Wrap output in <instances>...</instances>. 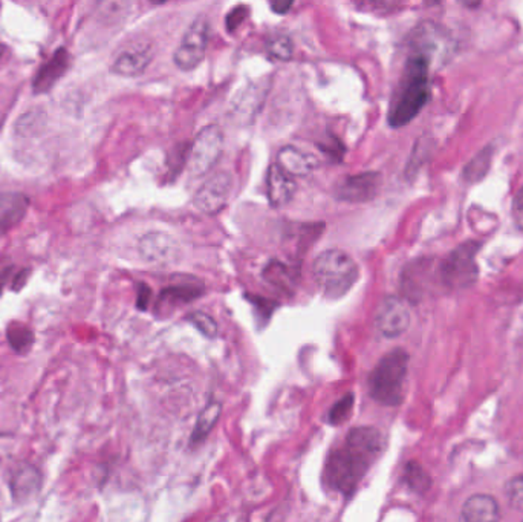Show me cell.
<instances>
[{"instance_id":"obj_22","label":"cell","mask_w":523,"mask_h":522,"mask_svg":"<svg viewBox=\"0 0 523 522\" xmlns=\"http://www.w3.org/2000/svg\"><path fill=\"white\" fill-rule=\"evenodd\" d=\"M6 339L11 349L17 354H27L34 345V332L23 323H10L6 328Z\"/></svg>"},{"instance_id":"obj_9","label":"cell","mask_w":523,"mask_h":522,"mask_svg":"<svg viewBox=\"0 0 523 522\" xmlns=\"http://www.w3.org/2000/svg\"><path fill=\"white\" fill-rule=\"evenodd\" d=\"M382 176L378 172H363L349 175L335 184L334 197L343 202L359 204L377 197L381 189Z\"/></svg>"},{"instance_id":"obj_23","label":"cell","mask_w":523,"mask_h":522,"mask_svg":"<svg viewBox=\"0 0 523 522\" xmlns=\"http://www.w3.org/2000/svg\"><path fill=\"white\" fill-rule=\"evenodd\" d=\"M404 481L410 491L416 493H426L431 486V478L422 469L420 463L408 461L404 467Z\"/></svg>"},{"instance_id":"obj_5","label":"cell","mask_w":523,"mask_h":522,"mask_svg":"<svg viewBox=\"0 0 523 522\" xmlns=\"http://www.w3.org/2000/svg\"><path fill=\"white\" fill-rule=\"evenodd\" d=\"M478 248L479 246L475 242L462 244L443 260L439 276L445 287L454 290L468 288L478 281Z\"/></svg>"},{"instance_id":"obj_29","label":"cell","mask_w":523,"mask_h":522,"mask_svg":"<svg viewBox=\"0 0 523 522\" xmlns=\"http://www.w3.org/2000/svg\"><path fill=\"white\" fill-rule=\"evenodd\" d=\"M248 14H250L248 6H245V5L234 6L233 10L227 14V19H225V27L228 32H234L236 29H238L242 23L247 20Z\"/></svg>"},{"instance_id":"obj_34","label":"cell","mask_w":523,"mask_h":522,"mask_svg":"<svg viewBox=\"0 0 523 522\" xmlns=\"http://www.w3.org/2000/svg\"><path fill=\"white\" fill-rule=\"evenodd\" d=\"M292 5H294L292 2H286V0H285V2H274V3H271V10L275 14H286L291 10Z\"/></svg>"},{"instance_id":"obj_18","label":"cell","mask_w":523,"mask_h":522,"mask_svg":"<svg viewBox=\"0 0 523 522\" xmlns=\"http://www.w3.org/2000/svg\"><path fill=\"white\" fill-rule=\"evenodd\" d=\"M152 51L149 46L130 48L122 51L112 63V72L121 77H138L149 68Z\"/></svg>"},{"instance_id":"obj_19","label":"cell","mask_w":523,"mask_h":522,"mask_svg":"<svg viewBox=\"0 0 523 522\" xmlns=\"http://www.w3.org/2000/svg\"><path fill=\"white\" fill-rule=\"evenodd\" d=\"M462 519L464 522H499V504L492 495H473L464 504Z\"/></svg>"},{"instance_id":"obj_20","label":"cell","mask_w":523,"mask_h":522,"mask_svg":"<svg viewBox=\"0 0 523 522\" xmlns=\"http://www.w3.org/2000/svg\"><path fill=\"white\" fill-rule=\"evenodd\" d=\"M265 89L266 86L264 85H251L245 91H242L239 97H236L233 108L236 117L245 121H251L262 108V104H264Z\"/></svg>"},{"instance_id":"obj_15","label":"cell","mask_w":523,"mask_h":522,"mask_svg":"<svg viewBox=\"0 0 523 522\" xmlns=\"http://www.w3.org/2000/svg\"><path fill=\"white\" fill-rule=\"evenodd\" d=\"M203 292V283L202 281H192L187 279L182 282H178L170 285V287L164 288L161 291V295L157 302V313L162 311L166 313L169 309L190 304L194 299L202 296Z\"/></svg>"},{"instance_id":"obj_28","label":"cell","mask_w":523,"mask_h":522,"mask_svg":"<svg viewBox=\"0 0 523 522\" xmlns=\"http://www.w3.org/2000/svg\"><path fill=\"white\" fill-rule=\"evenodd\" d=\"M505 491L506 498H508L513 507H516L517 510H523V475L510 479Z\"/></svg>"},{"instance_id":"obj_11","label":"cell","mask_w":523,"mask_h":522,"mask_svg":"<svg viewBox=\"0 0 523 522\" xmlns=\"http://www.w3.org/2000/svg\"><path fill=\"white\" fill-rule=\"evenodd\" d=\"M138 250L147 262L158 265L173 264L181 256V247L178 241L173 236L162 232L145 233L138 244Z\"/></svg>"},{"instance_id":"obj_17","label":"cell","mask_w":523,"mask_h":522,"mask_svg":"<svg viewBox=\"0 0 523 522\" xmlns=\"http://www.w3.org/2000/svg\"><path fill=\"white\" fill-rule=\"evenodd\" d=\"M277 166H279L285 174L289 176H306L318 167V160L314 155L300 150L294 146H283L277 152Z\"/></svg>"},{"instance_id":"obj_36","label":"cell","mask_w":523,"mask_h":522,"mask_svg":"<svg viewBox=\"0 0 523 522\" xmlns=\"http://www.w3.org/2000/svg\"><path fill=\"white\" fill-rule=\"evenodd\" d=\"M522 522H523V521H522Z\"/></svg>"},{"instance_id":"obj_26","label":"cell","mask_w":523,"mask_h":522,"mask_svg":"<svg viewBox=\"0 0 523 522\" xmlns=\"http://www.w3.org/2000/svg\"><path fill=\"white\" fill-rule=\"evenodd\" d=\"M266 50L274 57V59L286 62V60H289L294 54V42H292V38L286 34L274 36L269 38Z\"/></svg>"},{"instance_id":"obj_3","label":"cell","mask_w":523,"mask_h":522,"mask_svg":"<svg viewBox=\"0 0 523 522\" xmlns=\"http://www.w3.org/2000/svg\"><path fill=\"white\" fill-rule=\"evenodd\" d=\"M313 274L322 295L326 299L337 300L354 288L359 277V268L348 253L331 248L315 258Z\"/></svg>"},{"instance_id":"obj_7","label":"cell","mask_w":523,"mask_h":522,"mask_svg":"<svg viewBox=\"0 0 523 522\" xmlns=\"http://www.w3.org/2000/svg\"><path fill=\"white\" fill-rule=\"evenodd\" d=\"M210 38V23L207 17L199 15L192 22L182 36L181 43L173 54V62L181 71H193L202 63L207 52Z\"/></svg>"},{"instance_id":"obj_12","label":"cell","mask_w":523,"mask_h":522,"mask_svg":"<svg viewBox=\"0 0 523 522\" xmlns=\"http://www.w3.org/2000/svg\"><path fill=\"white\" fill-rule=\"evenodd\" d=\"M69 64L71 55L68 50L66 48H59V50L49 57V60H46L36 72L34 78H32V92L46 94L49 91H52L57 81L66 74Z\"/></svg>"},{"instance_id":"obj_2","label":"cell","mask_w":523,"mask_h":522,"mask_svg":"<svg viewBox=\"0 0 523 522\" xmlns=\"http://www.w3.org/2000/svg\"><path fill=\"white\" fill-rule=\"evenodd\" d=\"M430 64L427 57L420 52L412 51L408 55L404 74L389 109L387 121L390 127H403L410 123L430 100Z\"/></svg>"},{"instance_id":"obj_10","label":"cell","mask_w":523,"mask_h":522,"mask_svg":"<svg viewBox=\"0 0 523 522\" xmlns=\"http://www.w3.org/2000/svg\"><path fill=\"white\" fill-rule=\"evenodd\" d=\"M375 325L387 339H395L404 334L410 325V311L406 302L398 296H387L375 313Z\"/></svg>"},{"instance_id":"obj_27","label":"cell","mask_w":523,"mask_h":522,"mask_svg":"<svg viewBox=\"0 0 523 522\" xmlns=\"http://www.w3.org/2000/svg\"><path fill=\"white\" fill-rule=\"evenodd\" d=\"M187 320H189L194 328L207 339H215L217 336V331H219L217 322L210 314L203 313V311H193L192 314L187 316Z\"/></svg>"},{"instance_id":"obj_6","label":"cell","mask_w":523,"mask_h":522,"mask_svg":"<svg viewBox=\"0 0 523 522\" xmlns=\"http://www.w3.org/2000/svg\"><path fill=\"white\" fill-rule=\"evenodd\" d=\"M224 152V132L217 125H208L196 135L189 150L187 167L193 178L208 174Z\"/></svg>"},{"instance_id":"obj_21","label":"cell","mask_w":523,"mask_h":522,"mask_svg":"<svg viewBox=\"0 0 523 522\" xmlns=\"http://www.w3.org/2000/svg\"><path fill=\"white\" fill-rule=\"evenodd\" d=\"M220 412H222V404H220V402H216V400H211V402L203 407L199 412L198 418H196L194 428L192 430L190 446L202 443L203 439L210 435L211 429L216 426V423L220 417Z\"/></svg>"},{"instance_id":"obj_33","label":"cell","mask_w":523,"mask_h":522,"mask_svg":"<svg viewBox=\"0 0 523 522\" xmlns=\"http://www.w3.org/2000/svg\"><path fill=\"white\" fill-rule=\"evenodd\" d=\"M514 219L519 228L523 230V190L517 195L516 202H514Z\"/></svg>"},{"instance_id":"obj_24","label":"cell","mask_w":523,"mask_h":522,"mask_svg":"<svg viewBox=\"0 0 523 522\" xmlns=\"http://www.w3.org/2000/svg\"><path fill=\"white\" fill-rule=\"evenodd\" d=\"M493 158V148H485L482 152H479L475 158H473L467 166L464 169V176L468 181H479L484 178L488 172L489 164H492Z\"/></svg>"},{"instance_id":"obj_8","label":"cell","mask_w":523,"mask_h":522,"mask_svg":"<svg viewBox=\"0 0 523 522\" xmlns=\"http://www.w3.org/2000/svg\"><path fill=\"white\" fill-rule=\"evenodd\" d=\"M231 189L233 175L230 172H217L210 176L194 193L193 206L208 216L217 215L228 204Z\"/></svg>"},{"instance_id":"obj_16","label":"cell","mask_w":523,"mask_h":522,"mask_svg":"<svg viewBox=\"0 0 523 522\" xmlns=\"http://www.w3.org/2000/svg\"><path fill=\"white\" fill-rule=\"evenodd\" d=\"M296 190L297 185L296 181H294V178L288 174H285L279 166L273 164L268 169L266 197L273 207L280 209L285 207L286 204H289L294 198V195H296Z\"/></svg>"},{"instance_id":"obj_32","label":"cell","mask_w":523,"mask_h":522,"mask_svg":"<svg viewBox=\"0 0 523 522\" xmlns=\"http://www.w3.org/2000/svg\"><path fill=\"white\" fill-rule=\"evenodd\" d=\"M29 274H31L29 268H24V270H20V271L15 273L14 277H13V281H11V288L14 291H20L24 287V285H27Z\"/></svg>"},{"instance_id":"obj_14","label":"cell","mask_w":523,"mask_h":522,"mask_svg":"<svg viewBox=\"0 0 523 522\" xmlns=\"http://www.w3.org/2000/svg\"><path fill=\"white\" fill-rule=\"evenodd\" d=\"M29 198L20 192L0 193V238L17 227L29 209Z\"/></svg>"},{"instance_id":"obj_25","label":"cell","mask_w":523,"mask_h":522,"mask_svg":"<svg viewBox=\"0 0 523 522\" xmlns=\"http://www.w3.org/2000/svg\"><path fill=\"white\" fill-rule=\"evenodd\" d=\"M354 403H355L354 393H348L343 395L337 403L332 404V407L329 409V414H328L329 423L335 424V426L345 423L349 418L350 412H352L354 409Z\"/></svg>"},{"instance_id":"obj_31","label":"cell","mask_w":523,"mask_h":522,"mask_svg":"<svg viewBox=\"0 0 523 522\" xmlns=\"http://www.w3.org/2000/svg\"><path fill=\"white\" fill-rule=\"evenodd\" d=\"M13 264L6 262V260H0V295H2L3 288L6 287V283L13 281L11 274H13Z\"/></svg>"},{"instance_id":"obj_13","label":"cell","mask_w":523,"mask_h":522,"mask_svg":"<svg viewBox=\"0 0 523 522\" xmlns=\"http://www.w3.org/2000/svg\"><path fill=\"white\" fill-rule=\"evenodd\" d=\"M10 488L14 501L28 502L42 488V473L29 463H20L10 473Z\"/></svg>"},{"instance_id":"obj_1","label":"cell","mask_w":523,"mask_h":522,"mask_svg":"<svg viewBox=\"0 0 523 522\" xmlns=\"http://www.w3.org/2000/svg\"><path fill=\"white\" fill-rule=\"evenodd\" d=\"M381 432L372 426L352 428L326 460L324 483L332 491L350 496L382 452Z\"/></svg>"},{"instance_id":"obj_35","label":"cell","mask_w":523,"mask_h":522,"mask_svg":"<svg viewBox=\"0 0 523 522\" xmlns=\"http://www.w3.org/2000/svg\"><path fill=\"white\" fill-rule=\"evenodd\" d=\"M3 52H5V48H3V46H0V59H2V55H3Z\"/></svg>"},{"instance_id":"obj_30","label":"cell","mask_w":523,"mask_h":522,"mask_svg":"<svg viewBox=\"0 0 523 522\" xmlns=\"http://www.w3.org/2000/svg\"><path fill=\"white\" fill-rule=\"evenodd\" d=\"M150 300H152V290L147 283L141 282L138 283L136 287V308L140 309V311H145L147 308H149L150 305Z\"/></svg>"},{"instance_id":"obj_4","label":"cell","mask_w":523,"mask_h":522,"mask_svg":"<svg viewBox=\"0 0 523 522\" xmlns=\"http://www.w3.org/2000/svg\"><path fill=\"white\" fill-rule=\"evenodd\" d=\"M408 354L403 348L392 349L369 375V394L382 406H398L404 400Z\"/></svg>"}]
</instances>
